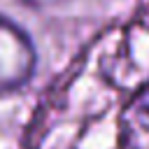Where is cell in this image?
Segmentation results:
<instances>
[{"instance_id":"7a4b0ae2","label":"cell","mask_w":149,"mask_h":149,"mask_svg":"<svg viewBox=\"0 0 149 149\" xmlns=\"http://www.w3.org/2000/svg\"><path fill=\"white\" fill-rule=\"evenodd\" d=\"M133 112H135L137 123H140L144 130H149V88H144V91H142V95L135 100Z\"/></svg>"},{"instance_id":"6da1fadb","label":"cell","mask_w":149,"mask_h":149,"mask_svg":"<svg viewBox=\"0 0 149 149\" xmlns=\"http://www.w3.org/2000/svg\"><path fill=\"white\" fill-rule=\"evenodd\" d=\"M35 51L26 33L0 16V93L19 88L33 72Z\"/></svg>"},{"instance_id":"3957f363","label":"cell","mask_w":149,"mask_h":149,"mask_svg":"<svg viewBox=\"0 0 149 149\" xmlns=\"http://www.w3.org/2000/svg\"><path fill=\"white\" fill-rule=\"evenodd\" d=\"M23 2H54V0H23Z\"/></svg>"}]
</instances>
